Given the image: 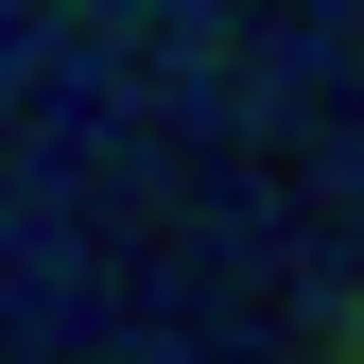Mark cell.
Masks as SVG:
<instances>
[{
  "mask_svg": "<svg viewBox=\"0 0 364 364\" xmlns=\"http://www.w3.org/2000/svg\"><path fill=\"white\" fill-rule=\"evenodd\" d=\"M347 364H364V312H347Z\"/></svg>",
  "mask_w": 364,
  "mask_h": 364,
  "instance_id": "cell-1",
  "label": "cell"
}]
</instances>
